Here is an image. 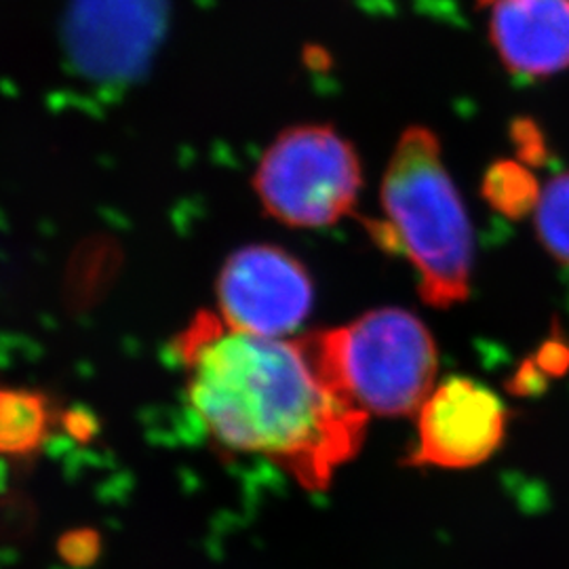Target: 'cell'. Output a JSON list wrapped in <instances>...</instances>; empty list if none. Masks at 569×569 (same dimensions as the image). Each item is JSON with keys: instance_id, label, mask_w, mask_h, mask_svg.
I'll use <instances>...</instances> for the list:
<instances>
[{"instance_id": "6da1fadb", "label": "cell", "mask_w": 569, "mask_h": 569, "mask_svg": "<svg viewBox=\"0 0 569 569\" xmlns=\"http://www.w3.org/2000/svg\"><path fill=\"white\" fill-rule=\"evenodd\" d=\"M188 406L228 451L260 456L326 489L363 443L367 416L340 385L323 331L264 338L199 312L176 338Z\"/></svg>"}, {"instance_id": "5b68a950", "label": "cell", "mask_w": 569, "mask_h": 569, "mask_svg": "<svg viewBox=\"0 0 569 569\" xmlns=\"http://www.w3.org/2000/svg\"><path fill=\"white\" fill-rule=\"evenodd\" d=\"M220 317L234 329L283 338L302 326L312 306L305 266L274 244L234 251L218 279Z\"/></svg>"}, {"instance_id": "52a82bcc", "label": "cell", "mask_w": 569, "mask_h": 569, "mask_svg": "<svg viewBox=\"0 0 569 569\" xmlns=\"http://www.w3.org/2000/svg\"><path fill=\"white\" fill-rule=\"evenodd\" d=\"M489 37L510 72L545 79L569 68V0H500Z\"/></svg>"}, {"instance_id": "3957f363", "label": "cell", "mask_w": 569, "mask_h": 569, "mask_svg": "<svg viewBox=\"0 0 569 569\" xmlns=\"http://www.w3.org/2000/svg\"><path fill=\"white\" fill-rule=\"evenodd\" d=\"M336 376L367 416L420 411L437 373V348L422 321L401 308L371 310L323 331Z\"/></svg>"}, {"instance_id": "ba28073f", "label": "cell", "mask_w": 569, "mask_h": 569, "mask_svg": "<svg viewBox=\"0 0 569 569\" xmlns=\"http://www.w3.org/2000/svg\"><path fill=\"white\" fill-rule=\"evenodd\" d=\"M56 422L41 392L0 388V456L26 458L42 448Z\"/></svg>"}, {"instance_id": "8fae6325", "label": "cell", "mask_w": 569, "mask_h": 569, "mask_svg": "<svg viewBox=\"0 0 569 569\" xmlns=\"http://www.w3.org/2000/svg\"><path fill=\"white\" fill-rule=\"evenodd\" d=\"M496 2H500V0H479L481 7H491V4H496Z\"/></svg>"}, {"instance_id": "7a4b0ae2", "label": "cell", "mask_w": 569, "mask_h": 569, "mask_svg": "<svg viewBox=\"0 0 569 569\" xmlns=\"http://www.w3.org/2000/svg\"><path fill=\"white\" fill-rule=\"evenodd\" d=\"M385 224L371 226L380 243L403 251L418 270L428 305L465 302L472 270V228L449 178L437 136L420 124L403 131L382 180Z\"/></svg>"}, {"instance_id": "8992f818", "label": "cell", "mask_w": 569, "mask_h": 569, "mask_svg": "<svg viewBox=\"0 0 569 569\" xmlns=\"http://www.w3.org/2000/svg\"><path fill=\"white\" fill-rule=\"evenodd\" d=\"M418 418V448L413 467L470 468L486 462L500 448L507 409L493 390L449 378L428 395Z\"/></svg>"}, {"instance_id": "30bf717a", "label": "cell", "mask_w": 569, "mask_h": 569, "mask_svg": "<svg viewBox=\"0 0 569 569\" xmlns=\"http://www.w3.org/2000/svg\"><path fill=\"white\" fill-rule=\"evenodd\" d=\"M486 197L496 209L517 218L529 209H536L540 190L526 167L498 163L486 178Z\"/></svg>"}, {"instance_id": "277c9868", "label": "cell", "mask_w": 569, "mask_h": 569, "mask_svg": "<svg viewBox=\"0 0 569 569\" xmlns=\"http://www.w3.org/2000/svg\"><path fill=\"white\" fill-rule=\"evenodd\" d=\"M251 186L272 220L289 228H323L352 211L363 169L355 146L331 124L300 122L266 146Z\"/></svg>"}, {"instance_id": "9c48e42d", "label": "cell", "mask_w": 569, "mask_h": 569, "mask_svg": "<svg viewBox=\"0 0 569 569\" xmlns=\"http://www.w3.org/2000/svg\"><path fill=\"white\" fill-rule=\"evenodd\" d=\"M536 230L550 256L569 264V171L555 176L536 203Z\"/></svg>"}]
</instances>
